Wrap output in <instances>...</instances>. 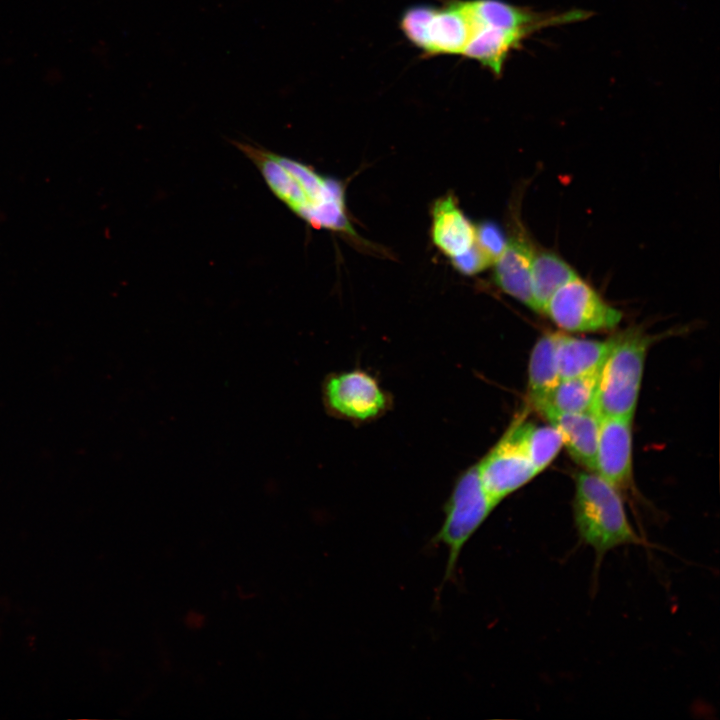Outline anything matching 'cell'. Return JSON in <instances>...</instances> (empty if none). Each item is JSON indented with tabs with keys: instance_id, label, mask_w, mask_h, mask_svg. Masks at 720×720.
<instances>
[{
	"instance_id": "cell-19",
	"label": "cell",
	"mask_w": 720,
	"mask_h": 720,
	"mask_svg": "<svg viewBox=\"0 0 720 720\" xmlns=\"http://www.w3.org/2000/svg\"><path fill=\"white\" fill-rule=\"evenodd\" d=\"M204 617L195 612H191L187 616V624L192 628L200 627L203 624Z\"/></svg>"
},
{
	"instance_id": "cell-13",
	"label": "cell",
	"mask_w": 720,
	"mask_h": 720,
	"mask_svg": "<svg viewBox=\"0 0 720 720\" xmlns=\"http://www.w3.org/2000/svg\"><path fill=\"white\" fill-rule=\"evenodd\" d=\"M556 332L543 335L534 345L528 367V402L537 409L561 380L555 354Z\"/></svg>"
},
{
	"instance_id": "cell-6",
	"label": "cell",
	"mask_w": 720,
	"mask_h": 720,
	"mask_svg": "<svg viewBox=\"0 0 720 720\" xmlns=\"http://www.w3.org/2000/svg\"><path fill=\"white\" fill-rule=\"evenodd\" d=\"M543 312L560 328L571 332L612 329L622 318L578 276L561 286L548 300Z\"/></svg>"
},
{
	"instance_id": "cell-4",
	"label": "cell",
	"mask_w": 720,
	"mask_h": 720,
	"mask_svg": "<svg viewBox=\"0 0 720 720\" xmlns=\"http://www.w3.org/2000/svg\"><path fill=\"white\" fill-rule=\"evenodd\" d=\"M496 506L482 485L477 464L460 474L446 502L443 523L433 537V543L441 544L448 553L442 585L455 577L464 546Z\"/></svg>"
},
{
	"instance_id": "cell-15",
	"label": "cell",
	"mask_w": 720,
	"mask_h": 720,
	"mask_svg": "<svg viewBox=\"0 0 720 720\" xmlns=\"http://www.w3.org/2000/svg\"><path fill=\"white\" fill-rule=\"evenodd\" d=\"M510 426L538 473L555 459L563 446L559 431L551 424L535 425L526 422L524 415H520Z\"/></svg>"
},
{
	"instance_id": "cell-16",
	"label": "cell",
	"mask_w": 720,
	"mask_h": 720,
	"mask_svg": "<svg viewBox=\"0 0 720 720\" xmlns=\"http://www.w3.org/2000/svg\"><path fill=\"white\" fill-rule=\"evenodd\" d=\"M599 371L561 379L546 402L536 410L550 408L559 412H585L593 410Z\"/></svg>"
},
{
	"instance_id": "cell-5",
	"label": "cell",
	"mask_w": 720,
	"mask_h": 720,
	"mask_svg": "<svg viewBox=\"0 0 720 720\" xmlns=\"http://www.w3.org/2000/svg\"><path fill=\"white\" fill-rule=\"evenodd\" d=\"M322 400L329 415L353 423L377 419L391 402L377 379L361 369L329 374L322 383Z\"/></svg>"
},
{
	"instance_id": "cell-11",
	"label": "cell",
	"mask_w": 720,
	"mask_h": 720,
	"mask_svg": "<svg viewBox=\"0 0 720 720\" xmlns=\"http://www.w3.org/2000/svg\"><path fill=\"white\" fill-rule=\"evenodd\" d=\"M476 227L447 195L438 199L432 209L433 243L448 257L454 258L468 250L475 242Z\"/></svg>"
},
{
	"instance_id": "cell-7",
	"label": "cell",
	"mask_w": 720,
	"mask_h": 720,
	"mask_svg": "<svg viewBox=\"0 0 720 720\" xmlns=\"http://www.w3.org/2000/svg\"><path fill=\"white\" fill-rule=\"evenodd\" d=\"M476 464L485 491L497 505L539 474L511 426Z\"/></svg>"
},
{
	"instance_id": "cell-8",
	"label": "cell",
	"mask_w": 720,
	"mask_h": 720,
	"mask_svg": "<svg viewBox=\"0 0 720 720\" xmlns=\"http://www.w3.org/2000/svg\"><path fill=\"white\" fill-rule=\"evenodd\" d=\"M633 417H600L595 471L617 490L626 489L632 477Z\"/></svg>"
},
{
	"instance_id": "cell-14",
	"label": "cell",
	"mask_w": 720,
	"mask_h": 720,
	"mask_svg": "<svg viewBox=\"0 0 720 720\" xmlns=\"http://www.w3.org/2000/svg\"><path fill=\"white\" fill-rule=\"evenodd\" d=\"M577 276L576 271L556 254L547 251L535 252L531 267L534 311L543 312L551 296Z\"/></svg>"
},
{
	"instance_id": "cell-17",
	"label": "cell",
	"mask_w": 720,
	"mask_h": 720,
	"mask_svg": "<svg viewBox=\"0 0 720 720\" xmlns=\"http://www.w3.org/2000/svg\"><path fill=\"white\" fill-rule=\"evenodd\" d=\"M475 242L494 264L504 251L507 240L497 224L485 222L476 227Z\"/></svg>"
},
{
	"instance_id": "cell-1",
	"label": "cell",
	"mask_w": 720,
	"mask_h": 720,
	"mask_svg": "<svg viewBox=\"0 0 720 720\" xmlns=\"http://www.w3.org/2000/svg\"><path fill=\"white\" fill-rule=\"evenodd\" d=\"M267 187L294 214L314 228L353 233L345 214L344 190L306 164L258 145L237 142Z\"/></svg>"
},
{
	"instance_id": "cell-3",
	"label": "cell",
	"mask_w": 720,
	"mask_h": 720,
	"mask_svg": "<svg viewBox=\"0 0 720 720\" xmlns=\"http://www.w3.org/2000/svg\"><path fill=\"white\" fill-rule=\"evenodd\" d=\"M650 342L635 328L612 337L598 376L593 410L599 417H633Z\"/></svg>"
},
{
	"instance_id": "cell-12",
	"label": "cell",
	"mask_w": 720,
	"mask_h": 720,
	"mask_svg": "<svg viewBox=\"0 0 720 720\" xmlns=\"http://www.w3.org/2000/svg\"><path fill=\"white\" fill-rule=\"evenodd\" d=\"M611 345L612 338L581 339L556 332L555 354L561 379L599 371Z\"/></svg>"
},
{
	"instance_id": "cell-18",
	"label": "cell",
	"mask_w": 720,
	"mask_h": 720,
	"mask_svg": "<svg viewBox=\"0 0 720 720\" xmlns=\"http://www.w3.org/2000/svg\"><path fill=\"white\" fill-rule=\"evenodd\" d=\"M453 266L465 275H473L493 264L492 260L476 242L464 253L451 258Z\"/></svg>"
},
{
	"instance_id": "cell-2",
	"label": "cell",
	"mask_w": 720,
	"mask_h": 720,
	"mask_svg": "<svg viewBox=\"0 0 720 720\" xmlns=\"http://www.w3.org/2000/svg\"><path fill=\"white\" fill-rule=\"evenodd\" d=\"M573 515L579 538L598 561L614 548L645 544L627 517L619 490L594 471L576 475Z\"/></svg>"
},
{
	"instance_id": "cell-9",
	"label": "cell",
	"mask_w": 720,
	"mask_h": 720,
	"mask_svg": "<svg viewBox=\"0 0 720 720\" xmlns=\"http://www.w3.org/2000/svg\"><path fill=\"white\" fill-rule=\"evenodd\" d=\"M539 412L560 433L563 446L570 456L588 471H595V456L600 417L594 410L559 412L543 408Z\"/></svg>"
},
{
	"instance_id": "cell-10",
	"label": "cell",
	"mask_w": 720,
	"mask_h": 720,
	"mask_svg": "<svg viewBox=\"0 0 720 720\" xmlns=\"http://www.w3.org/2000/svg\"><path fill=\"white\" fill-rule=\"evenodd\" d=\"M534 249L521 235L507 240L499 258L494 262L493 280L506 294L534 310L531 291V267Z\"/></svg>"
}]
</instances>
